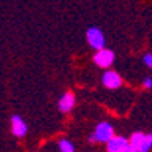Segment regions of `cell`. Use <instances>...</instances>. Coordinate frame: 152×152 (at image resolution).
<instances>
[{"instance_id":"obj_1","label":"cell","mask_w":152,"mask_h":152,"mask_svg":"<svg viewBox=\"0 0 152 152\" xmlns=\"http://www.w3.org/2000/svg\"><path fill=\"white\" fill-rule=\"evenodd\" d=\"M115 136V128L108 122H101L96 125L94 134L89 137V142L92 143H107Z\"/></svg>"},{"instance_id":"obj_2","label":"cell","mask_w":152,"mask_h":152,"mask_svg":"<svg viewBox=\"0 0 152 152\" xmlns=\"http://www.w3.org/2000/svg\"><path fill=\"white\" fill-rule=\"evenodd\" d=\"M86 39H88V44L94 48V50H101L105 45V38L102 30H99L98 27H91L86 32Z\"/></svg>"},{"instance_id":"obj_3","label":"cell","mask_w":152,"mask_h":152,"mask_svg":"<svg viewBox=\"0 0 152 152\" xmlns=\"http://www.w3.org/2000/svg\"><path fill=\"white\" fill-rule=\"evenodd\" d=\"M94 62L96 66L99 68H108L112 66V63L115 62V53L108 48H101V50H96L95 56H94Z\"/></svg>"},{"instance_id":"obj_4","label":"cell","mask_w":152,"mask_h":152,"mask_svg":"<svg viewBox=\"0 0 152 152\" xmlns=\"http://www.w3.org/2000/svg\"><path fill=\"white\" fill-rule=\"evenodd\" d=\"M102 84L107 89H119L122 86V78L116 71L108 69L102 74Z\"/></svg>"},{"instance_id":"obj_5","label":"cell","mask_w":152,"mask_h":152,"mask_svg":"<svg viewBox=\"0 0 152 152\" xmlns=\"http://www.w3.org/2000/svg\"><path fill=\"white\" fill-rule=\"evenodd\" d=\"M128 145H129V139H125L122 136H113L105 143L107 152H124Z\"/></svg>"},{"instance_id":"obj_6","label":"cell","mask_w":152,"mask_h":152,"mask_svg":"<svg viewBox=\"0 0 152 152\" xmlns=\"http://www.w3.org/2000/svg\"><path fill=\"white\" fill-rule=\"evenodd\" d=\"M11 125H12V134L15 137H24L27 134V125L21 116L14 115L11 119Z\"/></svg>"},{"instance_id":"obj_7","label":"cell","mask_w":152,"mask_h":152,"mask_svg":"<svg viewBox=\"0 0 152 152\" xmlns=\"http://www.w3.org/2000/svg\"><path fill=\"white\" fill-rule=\"evenodd\" d=\"M74 105H75V96L72 92H66L60 96V99H59V110L60 112L68 113L74 108Z\"/></svg>"},{"instance_id":"obj_8","label":"cell","mask_w":152,"mask_h":152,"mask_svg":"<svg viewBox=\"0 0 152 152\" xmlns=\"http://www.w3.org/2000/svg\"><path fill=\"white\" fill-rule=\"evenodd\" d=\"M59 149H60V152H75V146H74L72 142L68 140V139H60V142H59Z\"/></svg>"},{"instance_id":"obj_9","label":"cell","mask_w":152,"mask_h":152,"mask_svg":"<svg viewBox=\"0 0 152 152\" xmlns=\"http://www.w3.org/2000/svg\"><path fill=\"white\" fill-rule=\"evenodd\" d=\"M145 133H140V131H137V133H133V136L129 137V143L131 145H134V146H137L139 149H140V146H142V143H143V139H145Z\"/></svg>"},{"instance_id":"obj_10","label":"cell","mask_w":152,"mask_h":152,"mask_svg":"<svg viewBox=\"0 0 152 152\" xmlns=\"http://www.w3.org/2000/svg\"><path fill=\"white\" fill-rule=\"evenodd\" d=\"M151 149H152V133L145 136L143 143L140 146V152H151Z\"/></svg>"},{"instance_id":"obj_11","label":"cell","mask_w":152,"mask_h":152,"mask_svg":"<svg viewBox=\"0 0 152 152\" xmlns=\"http://www.w3.org/2000/svg\"><path fill=\"white\" fill-rule=\"evenodd\" d=\"M143 62H145V65H146L148 68L152 69V53H146L145 57H143Z\"/></svg>"},{"instance_id":"obj_12","label":"cell","mask_w":152,"mask_h":152,"mask_svg":"<svg viewBox=\"0 0 152 152\" xmlns=\"http://www.w3.org/2000/svg\"><path fill=\"white\" fill-rule=\"evenodd\" d=\"M143 88L145 89H152V77H146L143 80Z\"/></svg>"},{"instance_id":"obj_13","label":"cell","mask_w":152,"mask_h":152,"mask_svg":"<svg viewBox=\"0 0 152 152\" xmlns=\"http://www.w3.org/2000/svg\"><path fill=\"white\" fill-rule=\"evenodd\" d=\"M124 152H140V149H139L137 146H134V145H131V143H129Z\"/></svg>"}]
</instances>
